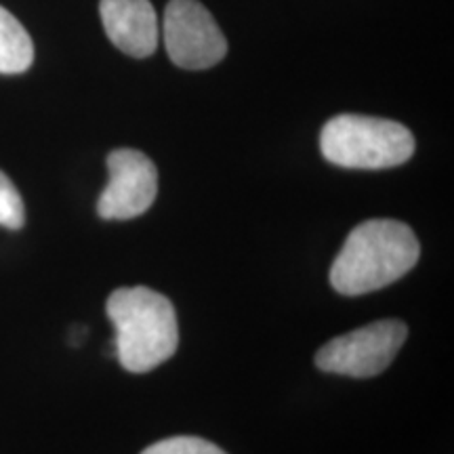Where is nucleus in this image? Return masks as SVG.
I'll return each instance as SVG.
<instances>
[{
  "label": "nucleus",
  "instance_id": "nucleus-2",
  "mask_svg": "<svg viewBox=\"0 0 454 454\" xmlns=\"http://www.w3.org/2000/svg\"><path fill=\"white\" fill-rule=\"evenodd\" d=\"M106 311L116 328V356L129 372L154 371L177 351V314L158 291L147 286L116 288Z\"/></svg>",
  "mask_w": 454,
  "mask_h": 454
},
{
  "label": "nucleus",
  "instance_id": "nucleus-5",
  "mask_svg": "<svg viewBox=\"0 0 454 454\" xmlns=\"http://www.w3.org/2000/svg\"><path fill=\"white\" fill-rule=\"evenodd\" d=\"M162 32L170 61L184 70H207L227 53L223 32L198 0H170L164 9Z\"/></svg>",
  "mask_w": 454,
  "mask_h": 454
},
{
  "label": "nucleus",
  "instance_id": "nucleus-4",
  "mask_svg": "<svg viewBox=\"0 0 454 454\" xmlns=\"http://www.w3.org/2000/svg\"><path fill=\"white\" fill-rule=\"evenodd\" d=\"M408 337L402 320H379L328 340L316 354V366L325 372L354 379H371L381 374Z\"/></svg>",
  "mask_w": 454,
  "mask_h": 454
},
{
  "label": "nucleus",
  "instance_id": "nucleus-9",
  "mask_svg": "<svg viewBox=\"0 0 454 454\" xmlns=\"http://www.w3.org/2000/svg\"><path fill=\"white\" fill-rule=\"evenodd\" d=\"M26 223V207L7 175L0 170V225L7 230H21Z\"/></svg>",
  "mask_w": 454,
  "mask_h": 454
},
{
  "label": "nucleus",
  "instance_id": "nucleus-6",
  "mask_svg": "<svg viewBox=\"0 0 454 454\" xmlns=\"http://www.w3.org/2000/svg\"><path fill=\"white\" fill-rule=\"evenodd\" d=\"M110 181L98 200L101 219H135L156 200L158 170L144 152L121 147L107 156Z\"/></svg>",
  "mask_w": 454,
  "mask_h": 454
},
{
  "label": "nucleus",
  "instance_id": "nucleus-1",
  "mask_svg": "<svg viewBox=\"0 0 454 454\" xmlns=\"http://www.w3.org/2000/svg\"><path fill=\"white\" fill-rule=\"evenodd\" d=\"M421 247L406 223L371 219L356 225L331 268L333 288L345 297L381 291L417 265Z\"/></svg>",
  "mask_w": 454,
  "mask_h": 454
},
{
  "label": "nucleus",
  "instance_id": "nucleus-3",
  "mask_svg": "<svg viewBox=\"0 0 454 454\" xmlns=\"http://www.w3.org/2000/svg\"><path fill=\"white\" fill-rule=\"evenodd\" d=\"M320 150L328 162L343 168H391L414 154V137L404 124L387 118L340 114L320 133Z\"/></svg>",
  "mask_w": 454,
  "mask_h": 454
},
{
  "label": "nucleus",
  "instance_id": "nucleus-7",
  "mask_svg": "<svg viewBox=\"0 0 454 454\" xmlns=\"http://www.w3.org/2000/svg\"><path fill=\"white\" fill-rule=\"evenodd\" d=\"M107 38L130 57H150L158 47V17L150 0H101Z\"/></svg>",
  "mask_w": 454,
  "mask_h": 454
},
{
  "label": "nucleus",
  "instance_id": "nucleus-8",
  "mask_svg": "<svg viewBox=\"0 0 454 454\" xmlns=\"http://www.w3.org/2000/svg\"><path fill=\"white\" fill-rule=\"evenodd\" d=\"M34 44L17 17L0 7V74H21L32 66Z\"/></svg>",
  "mask_w": 454,
  "mask_h": 454
},
{
  "label": "nucleus",
  "instance_id": "nucleus-10",
  "mask_svg": "<svg viewBox=\"0 0 454 454\" xmlns=\"http://www.w3.org/2000/svg\"><path fill=\"white\" fill-rule=\"evenodd\" d=\"M141 454H225L213 442H207L194 435H177V438H167L147 446Z\"/></svg>",
  "mask_w": 454,
  "mask_h": 454
}]
</instances>
